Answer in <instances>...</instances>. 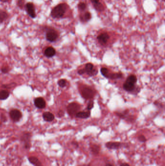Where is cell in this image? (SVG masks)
<instances>
[{
    "label": "cell",
    "instance_id": "6da1fadb",
    "mask_svg": "<svg viewBox=\"0 0 165 166\" xmlns=\"http://www.w3.org/2000/svg\"><path fill=\"white\" fill-rule=\"evenodd\" d=\"M67 4L65 3H61L55 6L51 12V16L53 18H62L67 9Z\"/></svg>",
    "mask_w": 165,
    "mask_h": 166
},
{
    "label": "cell",
    "instance_id": "7a4b0ae2",
    "mask_svg": "<svg viewBox=\"0 0 165 166\" xmlns=\"http://www.w3.org/2000/svg\"><path fill=\"white\" fill-rule=\"evenodd\" d=\"M81 105L77 102H71L67 107V111L70 116H74L81 109Z\"/></svg>",
    "mask_w": 165,
    "mask_h": 166
},
{
    "label": "cell",
    "instance_id": "3957f363",
    "mask_svg": "<svg viewBox=\"0 0 165 166\" xmlns=\"http://www.w3.org/2000/svg\"><path fill=\"white\" fill-rule=\"evenodd\" d=\"M32 134L29 132H26L23 134L20 138V141L24 143V147L26 149H30L31 147V139Z\"/></svg>",
    "mask_w": 165,
    "mask_h": 166
},
{
    "label": "cell",
    "instance_id": "277c9868",
    "mask_svg": "<svg viewBox=\"0 0 165 166\" xmlns=\"http://www.w3.org/2000/svg\"><path fill=\"white\" fill-rule=\"evenodd\" d=\"M25 9L27 14L30 17L32 18H35L37 17V14L35 11V6L34 4L31 2H29L25 5Z\"/></svg>",
    "mask_w": 165,
    "mask_h": 166
},
{
    "label": "cell",
    "instance_id": "5b68a950",
    "mask_svg": "<svg viewBox=\"0 0 165 166\" xmlns=\"http://www.w3.org/2000/svg\"><path fill=\"white\" fill-rule=\"evenodd\" d=\"M59 37L57 32L54 29L50 28L47 30L46 34V38L47 40L51 42L56 41Z\"/></svg>",
    "mask_w": 165,
    "mask_h": 166
},
{
    "label": "cell",
    "instance_id": "8992f818",
    "mask_svg": "<svg viewBox=\"0 0 165 166\" xmlns=\"http://www.w3.org/2000/svg\"><path fill=\"white\" fill-rule=\"evenodd\" d=\"M81 94L85 99H90L95 96V92L90 87H84L81 91Z\"/></svg>",
    "mask_w": 165,
    "mask_h": 166
},
{
    "label": "cell",
    "instance_id": "52a82bcc",
    "mask_svg": "<svg viewBox=\"0 0 165 166\" xmlns=\"http://www.w3.org/2000/svg\"><path fill=\"white\" fill-rule=\"evenodd\" d=\"M83 69L85 73L87 74L90 76H95L98 73V70L94 68V66L93 64L91 63H87L85 65L84 68H83Z\"/></svg>",
    "mask_w": 165,
    "mask_h": 166
},
{
    "label": "cell",
    "instance_id": "ba28073f",
    "mask_svg": "<svg viewBox=\"0 0 165 166\" xmlns=\"http://www.w3.org/2000/svg\"><path fill=\"white\" fill-rule=\"evenodd\" d=\"M10 116L12 121L15 122H17L20 121L22 117V114L20 110L18 109H13L10 112Z\"/></svg>",
    "mask_w": 165,
    "mask_h": 166
},
{
    "label": "cell",
    "instance_id": "9c48e42d",
    "mask_svg": "<svg viewBox=\"0 0 165 166\" xmlns=\"http://www.w3.org/2000/svg\"><path fill=\"white\" fill-rule=\"evenodd\" d=\"M105 146L110 150H118L123 147V144L120 142H107L105 144Z\"/></svg>",
    "mask_w": 165,
    "mask_h": 166
},
{
    "label": "cell",
    "instance_id": "30bf717a",
    "mask_svg": "<svg viewBox=\"0 0 165 166\" xmlns=\"http://www.w3.org/2000/svg\"><path fill=\"white\" fill-rule=\"evenodd\" d=\"M110 38V37L107 33H102L98 35L97 37L98 41L102 45H104L105 44H106L107 42Z\"/></svg>",
    "mask_w": 165,
    "mask_h": 166
},
{
    "label": "cell",
    "instance_id": "8fae6325",
    "mask_svg": "<svg viewBox=\"0 0 165 166\" xmlns=\"http://www.w3.org/2000/svg\"><path fill=\"white\" fill-rule=\"evenodd\" d=\"M34 103L35 107L39 109H43L46 107V102L45 100L41 97H38L35 99Z\"/></svg>",
    "mask_w": 165,
    "mask_h": 166
},
{
    "label": "cell",
    "instance_id": "7c38bea8",
    "mask_svg": "<svg viewBox=\"0 0 165 166\" xmlns=\"http://www.w3.org/2000/svg\"><path fill=\"white\" fill-rule=\"evenodd\" d=\"M135 84L126 80L124 84L123 85V88L127 92H131L133 90H134L135 87Z\"/></svg>",
    "mask_w": 165,
    "mask_h": 166
},
{
    "label": "cell",
    "instance_id": "4fadbf2b",
    "mask_svg": "<svg viewBox=\"0 0 165 166\" xmlns=\"http://www.w3.org/2000/svg\"><path fill=\"white\" fill-rule=\"evenodd\" d=\"M28 160L30 163L34 166H43L42 164L39 160L38 158L35 156H30L29 157Z\"/></svg>",
    "mask_w": 165,
    "mask_h": 166
},
{
    "label": "cell",
    "instance_id": "5bb4252c",
    "mask_svg": "<svg viewBox=\"0 0 165 166\" xmlns=\"http://www.w3.org/2000/svg\"><path fill=\"white\" fill-rule=\"evenodd\" d=\"M91 116V112L88 110L87 111H79L76 114V117L77 118L80 119H88Z\"/></svg>",
    "mask_w": 165,
    "mask_h": 166
},
{
    "label": "cell",
    "instance_id": "9a60e30c",
    "mask_svg": "<svg viewBox=\"0 0 165 166\" xmlns=\"http://www.w3.org/2000/svg\"><path fill=\"white\" fill-rule=\"evenodd\" d=\"M43 118L47 122H51L54 119V116L50 112H45L43 114Z\"/></svg>",
    "mask_w": 165,
    "mask_h": 166
},
{
    "label": "cell",
    "instance_id": "2e32d148",
    "mask_svg": "<svg viewBox=\"0 0 165 166\" xmlns=\"http://www.w3.org/2000/svg\"><path fill=\"white\" fill-rule=\"evenodd\" d=\"M44 54L48 57H52L56 54V51L53 47H48L46 49Z\"/></svg>",
    "mask_w": 165,
    "mask_h": 166
},
{
    "label": "cell",
    "instance_id": "e0dca14e",
    "mask_svg": "<svg viewBox=\"0 0 165 166\" xmlns=\"http://www.w3.org/2000/svg\"><path fill=\"white\" fill-rule=\"evenodd\" d=\"M8 14L4 10H0V24L6 21L8 18Z\"/></svg>",
    "mask_w": 165,
    "mask_h": 166
},
{
    "label": "cell",
    "instance_id": "ac0fdd59",
    "mask_svg": "<svg viewBox=\"0 0 165 166\" xmlns=\"http://www.w3.org/2000/svg\"><path fill=\"white\" fill-rule=\"evenodd\" d=\"M123 76V74L121 73H110L107 78L112 80L119 79L122 78Z\"/></svg>",
    "mask_w": 165,
    "mask_h": 166
},
{
    "label": "cell",
    "instance_id": "d6986e66",
    "mask_svg": "<svg viewBox=\"0 0 165 166\" xmlns=\"http://www.w3.org/2000/svg\"><path fill=\"white\" fill-rule=\"evenodd\" d=\"M91 151L93 155H98L99 153L100 150V147L99 145L96 144H93L90 147Z\"/></svg>",
    "mask_w": 165,
    "mask_h": 166
},
{
    "label": "cell",
    "instance_id": "ffe728a7",
    "mask_svg": "<svg viewBox=\"0 0 165 166\" xmlns=\"http://www.w3.org/2000/svg\"><path fill=\"white\" fill-rule=\"evenodd\" d=\"M9 96V93L6 90L0 91V100H4L7 99Z\"/></svg>",
    "mask_w": 165,
    "mask_h": 166
},
{
    "label": "cell",
    "instance_id": "44dd1931",
    "mask_svg": "<svg viewBox=\"0 0 165 166\" xmlns=\"http://www.w3.org/2000/svg\"><path fill=\"white\" fill-rule=\"evenodd\" d=\"M92 18L91 14L89 12H87L85 13L82 16H81L80 18L82 21H88L91 20Z\"/></svg>",
    "mask_w": 165,
    "mask_h": 166
},
{
    "label": "cell",
    "instance_id": "7402d4cb",
    "mask_svg": "<svg viewBox=\"0 0 165 166\" xmlns=\"http://www.w3.org/2000/svg\"><path fill=\"white\" fill-rule=\"evenodd\" d=\"M93 5L95 8L98 11H103V10H104V7L103 4L100 2H98L97 4H93Z\"/></svg>",
    "mask_w": 165,
    "mask_h": 166
},
{
    "label": "cell",
    "instance_id": "603a6c76",
    "mask_svg": "<svg viewBox=\"0 0 165 166\" xmlns=\"http://www.w3.org/2000/svg\"><path fill=\"white\" fill-rule=\"evenodd\" d=\"M100 72L101 73L102 75L105 77L107 78L109 76V74L110 73V71L107 69L106 68H102L100 70Z\"/></svg>",
    "mask_w": 165,
    "mask_h": 166
},
{
    "label": "cell",
    "instance_id": "cb8c5ba5",
    "mask_svg": "<svg viewBox=\"0 0 165 166\" xmlns=\"http://www.w3.org/2000/svg\"><path fill=\"white\" fill-rule=\"evenodd\" d=\"M25 0H17V5L20 9H23L25 6Z\"/></svg>",
    "mask_w": 165,
    "mask_h": 166
},
{
    "label": "cell",
    "instance_id": "d4e9b609",
    "mask_svg": "<svg viewBox=\"0 0 165 166\" xmlns=\"http://www.w3.org/2000/svg\"><path fill=\"white\" fill-rule=\"evenodd\" d=\"M78 9L81 11H83L84 10H85V9L87 7V5L86 4L83 2H80V3L78 4Z\"/></svg>",
    "mask_w": 165,
    "mask_h": 166
},
{
    "label": "cell",
    "instance_id": "484cf974",
    "mask_svg": "<svg viewBox=\"0 0 165 166\" xmlns=\"http://www.w3.org/2000/svg\"><path fill=\"white\" fill-rule=\"evenodd\" d=\"M58 85H59L61 88H64L65 87L66 85V81L65 79L60 80L58 81Z\"/></svg>",
    "mask_w": 165,
    "mask_h": 166
},
{
    "label": "cell",
    "instance_id": "4316f807",
    "mask_svg": "<svg viewBox=\"0 0 165 166\" xmlns=\"http://www.w3.org/2000/svg\"><path fill=\"white\" fill-rule=\"evenodd\" d=\"M138 140L139 141L142 143H144L147 141V139L145 136L144 135H140V136H138Z\"/></svg>",
    "mask_w": 165,
    "mask_h": 166
},
{
    "label": "cell",
    "instance_id": "83f0119b",
    "mask_svg": "<svg viewBox=\"0 0 165 166\" xmlns=\"http://www.w3.org/2000/svg\"><path fill=\"white\" fill-rule=\"evenodd\" d=\"M93 106H94V102H93V101H90L89 103L88 104L87 107L88 110L90 111V110L92 109V108H93Z\"/></svg>",
    "mask_w": 165,
    "mask_h": 166
},
{
    "label": "cell",
    "instance_id": "f1b7e54d",
    "mask_svg": "<svg viewBox=\"0 0 165 166\" xmlns=\"http://www.w3.org/2000/svg\"><path fill=\"white\" fill-rule=\"evenodd\" d=\"M1 71H2L3 73H8L9 71L8 68L6 67H3V68L1 69Z\"/></svg>",
    "mask_w": 165,
    "mask_h": 166
},
{
    "label": "cell",
    "instance_id": "f546056e",
    "mask_svg": "<svg viewBox=\"0 0 165 166\" xmlns=\"http://www.w3.org/2000/svg\"><path fill=\"white\" fill-rule=\"evenodd\" d=\"M78 73L80 75H82L84 74L85 73L84 69H80V70H79L78 71Z\"/></svg>",
    "mask_w": 165,
    "mask_h": 166
},
{
    "label": "cell",
    "instance_id": "4dcf8cb0",
    "mask_svg": "<svg viewBox=\"0 0 165 166\" xmlns=\"http://www.w3.org/2000/svg\"><path fill=\"white\" fill-rule=\"evenodd\" d=\"M91 1L93 3V4H95L99 2V0H91Z\"/></svg>",
    "mask_w": 165,
    "mask_h": 166
},
{
    "label": "cell",
    "instance_id": "1f68e13d",
    "mask_svg": "<svg viewBox=\"0 0 165 166\" xmlns=\"http://www.w3.org/2000/svg\"><path fill=\"white\" fill-rule=\"evenodd\" d=\"M64 112H63V111H60L59 112V113H58V115H60L59 117H62V116H64Z\"/></svg>",
    "mask_w": 165,
    "mask_h": 166
},
{
    "label": "cell",
    "instance_id": "d6a6232c",
    "mask_svg": "<svg viewBox=\"0 0 165 166\" xmlns=\"http://www.w3.org/2000/svg\"><path fill=\"white\" fill-rule=\"evenodd\" d=\"M120 166H130V165L127 163H121Z\"/></svg>",
    "mask_w": 165,
    "mask_h": 166
},
{
    "label": "cell",
    "instance_id": "836d02e7",
    "mask_svg": "<svg viewBox=\"0 0 165 166\" xmlns=\"http://www.w3.org/2000/svg\"><path fill=\"white\" fill-rule=\"evenodd\" d=\"M10 0H0V1H1V3H8Z\"/></svg>",
    "mask_w": 165,
    "mask_h": 166
},
{
    "label": "cell",
    "instance_id": "e575fe53",
    "mask_svg": "<svg viewBox=\"0 0 165 166\" xmlns=\"http://www.w3.org/2000/svg\"><path fill=\"white\" fill-rule=\"evenodd\" d=\"M114 166L113 165H112L110 163H107L106 164V166Z\"/></svg>",
    "mask_w": 165,
    "mask_h": 166
},
{
    "label": "cell",
    "instance_id": "d590c367",
    "mask_svg": "<svg viewBox=\"0 0 165 166\" xmlns=\"http://www.w3.org/2000/svg\"><path fill=\"white\" fill-rule=\"evenodd\" d=\"M80 166H91L90 164H83V165H81Z\"/></svg>",
    "mask_w": 165,
    "mask_h": 166
},
{
    "label": "cell",
    "instance_id": "8d00e7d4",
    "mask_svg": "<svg viewBox=\"0 0 165 166\" xmlns=\"http://www.w3.org/2000/svg\"><path fill=\"white\" fill-rule=\"evenodd\" d=\"M163 1H165V0H162Z\"/></svg>",
    "mask_w": 165,
    "mask_h": 166
}]
</instances>
